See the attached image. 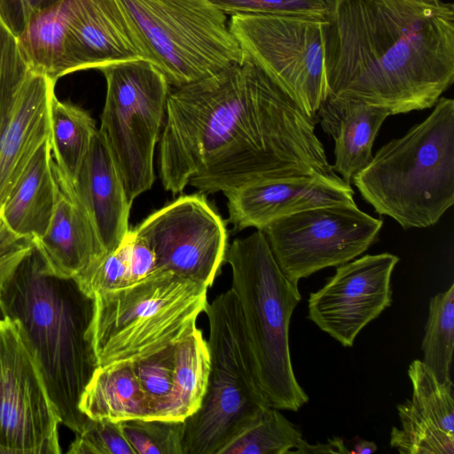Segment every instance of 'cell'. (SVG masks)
<instances>
[{
    "mask_svg": "<svg viewBox=\"0 0 454 454\" xmlns=\"http://www.w3.org/2000/svg\"><path fill=\"white\" fill-rule=\"evenodd\" d=\"M307 115L243 57L214 74L170 90L160 136L164 189L200 192L299 177L346 184L327 160Z\"/></svg>",
    "mask_w": 454,
    "mask_h": 454,
    "instance_id": "obj_1",
    "label": "cell"
},
{
    "mask_svg": "<svg viewBox=\"0 0 454 454\" xmlns=\"http://www.w3.org/2000/svg\"><path fill=\"white\" fill-rule=\"evenodd\" d=\"M328 95L390 115L435 105L454 82V5L337 0L323 23Z\"/></svg>",
    "mask_w": 454,
    "mask_h": 454,
    "instance_id": "obj_2",
    "label": "cell"
},
{
    "mask_svg": "<svg viewBox=\"0 0 454 454\" xmlns=\"http://www.w3.org/2000/svg\"><path fill=\"white\" fill-rule=\"evenodd\" d=\"M94 299L74 278L44 270L35 248L0 289V312L16 323L39 365L60 423L81 431V396L98 367L90 340Z\"/></svg>",
    "mask_w": 454,
    "mask_h": 454,
    "instance_id": "obj_3",
    "label": "cell"
},
{
    "mask_svg": "<svg viewBox=\"0 0 454 454\" xmlns=\"http://www.w3.org/2000/svg\"><path fill=\"white\" fill-rule=\"evenodd\" d=\"M381 146L352 179L364 200L403 228L435 224L454 203V100Z\"/></svg>",
    "mask_w": 454,
    "mask_h": 454,
    "instance_id": "obj_4",
    "label": "cell"
},
{
    "mask_svg": "<svg viewBox=\"0 0 454 454\" xmlns=\"http://www.w3.org/2000/svg\"><path fill=\"white\" fill-rule=\"evenodd\" d=\"M231 288L239 302L259 385L269 406L298 411L309 395L296 379L289 328L301 300L298 285L281 271L261 230L227 247Z\"/></svg>",
    "mask_w": 454,
    "mask_h": 454,
    "instance_id": "obj_5",
    "label": "cell"
},
{
    "mask_svg": "<svg viewBox=\"0 0 454 454\" xmlns=\"http://www.w3.org/2000/svg\"><path fill=\"white\" fill-rule=\"evenodd\" d=\"M207 287L167 270L94 295L90 340L98 367L133 361L192 333Z\"/></svg>",
    "mask_w": 454,
    "mask_h": 454,
    "instance_id": "obj_6",
    "label": "cell"
},
{
    "mask_svg": "<svg viewBox=\"0 0 454 454\" xmlns=\"http://www.w3.org/2000/svg\"><path fill=\"white\" fill-rule=\"evenodd\" d=\"M205 313L209 373L200 407L184 419V454H218L269 406L233 289L207 303Z\"/></svg>",
    "mask_w": 454,
    "mask_h": 454,
    "instance_id": "obj_7",
    "label": "cell"
},
{
    "mask_svg": "<svg viewBox=\"0 0 454 454\" xmlns=\"http://www.w3.org/2000/svg\"><path fill=\"white\" fill-rule=\"evenodd\" d=\"M141 58L181 87L241 62L227 15L211 0H117Z\"/></svg>",
    "mask_w": 454,
    "mask_h": 454,
    "instance_id": "obj_8",
    "label": "cell"
},
{
    "mask_svg": "<svg viewBox=\"0 0 454 454\" xmlns=\"http://www.w3.org/2000/svg\"><path fill=\"white\" fill-rule=\"evenodd\" d=\"M99 70L106 79V93L98 131L132 205L154 182L153 154L165 120L170 84L144 59L108 65Z\"/></svg>",
    "mask_w": 454,
    "mask_h": 454,
    "instance_id": "obj_9",
    "label": "cell"
},
{
    "mask_svg": "<svg viewBox=\"0 0 454 454\" xmlns=\"http://www.w3.org/2000/svg\"><path fill=\"white\" fill-rule=\"evenodd\" d=\"M315 18L236 14L229 20L243 57L264 72L309 117L328 96L322 27Z\"/></svg>",
    "mask_w": 454,
    "mask_h": 454,
    "instance_id": "obj_10",
    "label": "cell"
},
{
    "mask_svg": "<svg viewBox=\"0 0 454 454\" xmlns=\"http://www.w3.org/2000/svg\"><path fill=\"white\" fill-rule=\"evenodd\" d=\"M381 219L356 204L315 207L278 218L261 231L284 275L302 278L364 254L377 240Z\"/></svg>",
    "mask_w": 454,
    "mask_h": 454,
    "instance_id": "obj_11",
    "label": "cell"
},
{
    "mask_svg": "<svg viewBox=\"0 0 454 454\" xmlns=\"http://www.w3.org/2000/svg\"><path fill=\"white\" fill-rule=\"evenodd\" d=\"M59 413L15 322L0 318V454H59Z\"/></svg>",
    "mask_w": 454,
    "mask_h": 454,
    "instance_id": "obj_12",
    "label": "cell"
},
{
    "mask_svg": "<svg viewBox=\"0 0 454 454\" xmlns=\"http://www.w3.org/2000/svg\"><path fill=\"white\" fill-rule=\"evenodd\" d=\"M133 231L154 252L157 270L207 288L224 262L226 225L202 192L178 197Z\"/></svg>",
    "mask_w": 454,
    "mask_h": 454,
    "instance_id": "obj_13",
    "label": "cell"
},
{
    "mask_svg": "<svg viewBox=\"0 0 454 454\" xmlns=\"http://www.w3.org/2000/svg\"><path fill=\"white\" fill-rule=\"evenodd\" d=\"M399 257L365 254L336 268L324 286L310 293L308 318L343 347L392 304L391 277Z\"/></svg>",
    "mask_w": 454,
    "mask_h": 454,
    "instance_id": "obj_14",
    "label": "cell"
},
{
    "mask_svg": "<svg viewBox=\"0 0 454 454\" xmlns=\"http://www.w3.org/2000/svg\"><path fill=\"white\" fill-rule=\"evenodd\" d=\"M67 74L142 59L117 0H59Z\"/></svg>",
    "mask_w": 454,
    "mask_h": 454,
    "instance_id": "obj_15",
    "label": "cell"
},
{
    "mask_svg": "<svg viewBox=\"0 0 454 454\" xmlns=\"http://www.w3.org/2000/svg\"><path fill=\"white\" fill-rule=\"evenodd\" d=\"M410 399L396 406L400 427H393L390 446L402 454L454 453L452 380L441 382L419 359L408 367Z\"/></svg>",
    "mask_w": 454,
    "mask_h": 454,
    "instance_id": "obj_16",
    "label": "cell"
},
{
    "mask_svg": "<svg viewBox=\"0 0 454 454\" xmlns=\"http://www.w3.org/2000/svg\"><path fill=\"white\" fill-rule=\"evenodd\" d=\"M223 193L229 222L238 231L249 227L262 230L278 218L315 207L356 204L349 184L317 177L258 182Z\"/></svg>",
    "mask_w": 454,
    "mask_h": 454,
    "instance_id": "obj_17",
    "label": "cell"
},
{
    "mask_svg": "<svg viewBox=\"0 0 454 454\" xmlns=\"http://www.w3.org/2000/svg\"><path fill=\"white\" fill-rule=\"evenodd\" d=\"M55 204L45 232L34 239L47 273L74 278L106 253L73 184L52 161Z\"/></svg>",
    "mask_w": 454,
    "mask_h": 454,
    "instance_id": "obj_18",
    "label": "cell"
},
{
    "mask_svg": "<svg viewBox=\"0 0 454 454\" xmlns=\"http://www.w3.org/2000/svg\"><path fill=\"white\" fill-rule=\"evenodd\" d=\"M56 82L29 70L0 136L2 206L42 145L49 139L50 104Z\"/></svg>",
    "mask_w": 454,
    "mask_h": 454,
    "instance_id": "obj_19",
    "label": "cell"
},
{
    "mask_svg": "<svg viewBox=\"0 0 454 454\" xmlns=\"http://www.w3.org/2000/svg\"><path fill=\"white\" fill-rule=\"evenodd\" d=\"M72 184L105 253L114 251L129 231L131 204L127 200L122 179L110 150L98 129Z\"/></svg>",
    "mask_w": 454,
    "mask_h": 454,
    "instance_id": "obj_20",
    "label": "cell"
},
{
    "mask_svg": "<svg viewBox=\"0 0 454 454\" xmlns=\"http://www.w3.org/2000/svg\"><path fill=\"white\" fill-rule=\"evenodd\" d=\"M325 133L334 140L333 168L349 184L372 159V145L390 114L361 101L328 95L317 113Z\"/></svg>",
    "mask_w": 454,
    "mask_h": 454,
    "instance_id": "obj_21",
    "label": "cell"
},
{
    "mask_svg": "<svg viewBox=\"0 0 454 454\" xmlns=\"http://www.w3.org/2000/svg\"><path fill=\"white\" fill-rule=\"evenodd\" d=\"M52 161L48 139L1 206L3 217L9 227L33 241L45 232L54 208L56 193Z\"/></svg>",
    "mask_w": 454,
    "mask_h": 454,
    "instance_id": "obj_22",
    "label": "cell"
},
{
    "mask_svg": "<svg viewBox=\"0 0 454 454\" xmlns=\"http://www.w3.org/2000/svg\"><path fill=\"white\" fill-rule=\"evenodd\" d=\"M79 409L92 419H152L145 394L130 361L98 367L81 396Z\"/></svg>",
    "mask_w": 454,
    "mask_h": 454,
    "instance_id": "obj_23",
    "label": "cell"
},
{
    "mask_svg": "<svg viewBox=\"0 0 454 454\" xmlns=\"http://www.w3.org/2000/svg\"><path fill=\"white\" fill-rule=\"evenodd\" d=\"M209 367L207 341L197 327L176 343L174 387L165 419L184 420L200 407Z\"/></svg>",
    "mask_w": 454,
    "mask_h": 454,
    "instance_id": "obj_24",
    "label": "cell"
},
{
    "mask_svg": "<svg viewBox=\"0 0 454 454\" xmlns=\"http://www.w3.org/2000/svg\"><path fill=\"white\" fill-rule=\"evenodd\" d=\"M49 118L53 160L65 177L73 183L98 129L87 112L60 101L55 94L51 100Z\"/></svg>",
    "mask_w": 454,
    "mask_h": 454,
    "instance_id": "obj_25",
    "label": "cell"
},
{
    "mask_svg": "<svg viewBox=\"0 0 454 454\" xmlns=\"http://www.w3.org/2000/svg\"><path fill=\"white\" fill-rule=\"evenodd\" d=\"M17 37L31 70L55 82L67 74L65 26L59 2L32 14Z\"/></svg>",
    "mask_w": 454,
    "mask_h": 454,
    "instance_id": "obj_26",
    "label": "cell"
},
{
    "mask_svg": "<svg viewBox=\"0 0 454 454\" xmlns=\"http://www.w3.org/2000/svg\"><path fill=\"white\" fill-rule=\"evenodd\" d=\"M308 442L279 410L265 407L259 417L227 442L218 454H304Z\"/></svg>",
    "mask_w": 454,
    "mask_h": 454,
    "instance_id": "obj_27",
    "label": "cell"
},
{
    "mask_svg": "<svg viewBox=\"0 0 454 454\" xmlns=\"http://www.w3.org/2000/svg\"><path fill=\"white\" fill-rule=\"evenodd\" d=\"M454 349V283L429 301L421 360L441 382L451 380Z\"/></svg>",
    "mask_w": 454,
    "mask_h": 454,
    "instance_id": "obj_28",
    "label": "cell"
},
{
    "mask_svg": "<svg viewBox=\"0 0 454 454\" xmlns=\"http://www.w3.org/2000/svg\"><path fill=\"white\" fill-rule=\"evenodd\" d=\"M176 342L130 361L145 394L152 419L166 416L174 387Z\"/></svg>",
    "mask_w": 454,
    "mask_h": 454,
    "instance_id": "obj_29",
    "label": "cell"
},
{
    "mask_svg": "<svg viewBox=\"0 0 454 454\" xmlns=\"http://www.w3.org/2000/svg\"><path fill=\"white\" fill-rule=\"evenodd\" d=\"M121 427L136 454H184V420L134 419Z\"/></svg>",
    "mask_w": 454,
    "mask_h": 454,
    "instance_id": "obj_30",
    "label": "cell"
},
{
    "mask_svg": "<svg viewBox=\"0 0 454 454\" xmlns=\"http://www.w3.org/2000/svg\"><path fill=\"white\" fill-rule=\"evenodd\" d=\"M29 70L17 35L0 14V136Z\"/></svg>",
    "mask_w": 454,
    "mask_h": 454,
    "instance_id": "obj_31",
    "label": "cell"
},
{
    "mask_svg": "<svg viewBox=\"0 0 454 454\" xmlns=\"http://www.w3.org/2000/svg\"><path fill=\"white\" fill-rule=\"evenodd\" d=\"M226 15H294L326 20L337 0H211Z\"/></svg>",
    "mask_w": 454,
    "mask_h": 454,
    "instance_id": "obj_32",
    "label": "cell"
},
{
    "mask_svg": "<svg viewBox=\"0 0 454 454\" xmlns=\"http://www.w3.org/2000/svg\"><path fill=\"white\" fill-rule=\"evenodd\" d=\"M68 454H136L127 440L121 421L86 418L69 445Z\"/></svg>",
    "mask_w": 454,
    "mask_h": 454,
    "instance_id": "obj_33",
    "label": "cell"
},
{
    "mask_svg": "<svg viewBox=\"0 0 454 454\" xmlns=\"http://www.w3.org/2000/svg\"><path fill=\"white\" fill-rule=\"evenodd\" d=\"M88 296L131 286L123 243L91 263L74 278Z\"/></svg>",
    "mask_w": 454,
    "mask_h": 454,
    "instance_id": "obj_34",
    "label": "cell"
},
{
    "mask_svg": "<svg viewBox=\"0 0 454 454\" xmlns=\"http://www.w3.org/2000/svg\"><path fill=\"white\" fill-rule=\"evenodd\" d=\"M34 250L33 239L17 234L9 227L0 205V289Z\"/></svg>",
    "mask_w": 454,
    "mask_h": 454,
    "instance_id": "obj_35",
    "label": "cell"
},
{
    "mask_svg": "<svg viewBox=\"0 0 454 454\" xmlns=\"http://www.w3.org/2000/svg\"><path fill=\"white\" fill-rule=\"evenodd\" d=\"M122 243L126 251L131 285L158 270L154 252L133 230L129 231Z\"/></svg>",
    "mask_w": 454,
    "mask_h": 454,
    "instance_id": "obj_36",
    "label": "cell"
},
{
    "mask_svg": "<svg viewBox=\"0 0 454 454\" xmlns=\"http://www.w3.org/2000/svg\"><path fill=\"white\" fill-rule=\"evenodd\" d=\"M0 14L14 34L18 35L24 25L20 0H0Z\"/></svg>",
    "mask_w": 454,
    "mask_h": 454,
    "instance_id": "obj_37",
    "label": "cell"
},
{
    "mask_svg": "<svg viewBox=\"0 0 454 454\" xmlns=\"http://www.w3.org/2000/svg\"><path fill=\"white\" fill-rule=\"evenodd\" d=\"M311 453H349L341 438L334 437L325 443L308 444L305 447L304 454Z\"/></svg>",
    "mask_w": 454,
    "mask_h": 454,
    "instance_id": "obj_38",
    "label": "cell"
},
{
    "mask_svg": "<svg viewBox=\"0 0 454 454\" xmlns=\"http://www.w3.org/2000/svg\"><path fill=\"white\" fill-rule=\"evenodd\" d=\"M59 0H20L24 23L35 12L46 9Z\"/></svg>",
    "mask_w": 454,
    "mask_h": 454,
    "instance_id": "obj_39",
    "label": "cell"
},
{
    "mask_svg": "<svg viewBox=\"0 0 454 454\" xmlns=\"http://www.w3.org/2000/svg\"><path fill=\"white\" fill-rule=\"evenodd\" d=\"M378 450V446L374 442L367 440H359L354 445V449L350 450V454H370Z\"/></svg>",
    "mask_w": 454,
    "mask_h": 454,
    "instance_id": "obj_40",
    "label": "cell"
},
{
    "mask_svg": "<svg viewBox=\"0 0 454 454\" xmlns=\"http://www.w3.org/2000/svg\"><path fill=\"white\" fill-rule=\"evenodd\" d=\"M420 1H426V2L435 3V2H438V1H440V0H420Z\"/></svg>",
    "mask_w": 454,
    "mask_h": 454,
    "instance_id": "obj_41",
    "label": "cell"
}]
</instances>
